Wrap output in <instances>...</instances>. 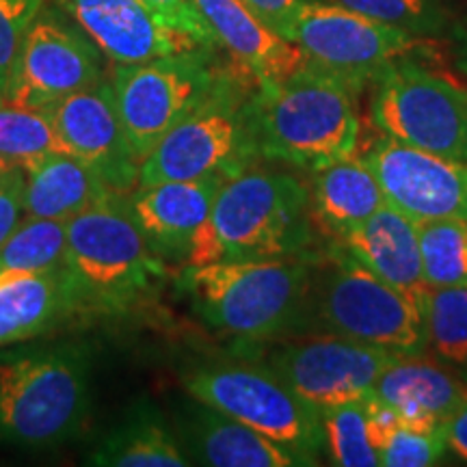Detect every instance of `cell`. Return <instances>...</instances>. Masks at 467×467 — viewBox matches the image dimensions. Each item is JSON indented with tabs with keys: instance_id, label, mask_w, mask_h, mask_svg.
I'll return each instance as SVG.
<instances>
[{
	"instance_id": "27",
	"label": "cell",
	"mask_w": 467,
	"mask_h": 467,
	"mask_svg": "<svg viewBox=\"0 0 467 467\" xmlns=\"http://www.w3.org/2000/svg\"><path fill=\"white\" fill-rule=\"evenodd\" d=\"M67 221L25 217L0 247V275H28L66 265Z\"/></svg>"
},
{
	"instance_id": "12",
	"label": "cell",
	"mask_w": 467,
	"mask_h": 467,
	"mask_svg": "<svg viewBox=\"0 0 467 467\" xmlns=\"http://www.w3.org/2000/svg\"><path fill=\"white\" fill-rule=\"evenodd\" d=\"M104 58L66 11L44 0L17 55L5 102L35 110L50 109L72 93L102 83Z\"/></svg>"
},
{
	"instance_id": "10",
	"label": "cell",
	"mask_w": 467,
	"mask_h": 467,
	"mask_svg": "<svg viewBox=\"0 0 467 467\" xmlns=\"http://www.w3.org/2000/svg\"><path fill=\"white\" fill-rule=\"evenodd\" d=\"M370 121L411 148L467 162V89L413 57L385 67L370 85Z\"/></svg>"
},
{
	"instance_id": "3",
	"label": "cell",
	"mask_w": 467,
	"mask_h": 467,
	"mask_svg": "<svg viewBox=\"0 0 467 467\" xmlns=\"http://www.w3.org/2000/svg\"><path fill=\"white\" fill-rule=\"evenodd\" d=\"M312 279L314 258L295 255L184 266L178 285L210 329L265 342L306 327Z\"/></svg>"
},
{
	"instance_id": "6",
	"label": "cell",
	"mask_w": 467,
	"mask_h": 467,
	"mask_svg": "<svg viewBox=\"0 0 467 467\" xmlns=\"http://www.w3.org/2000/svg\"><path fill=\"white\" fill-rule=\"evenodd\" d=\"M385 348L426 355L424 307L361 266L340 244L314 258L306 329Z\"/></svg>"
},
{
	"instance_id": "11",
	"label": "cell",
	"mask_w": 467,
	"mask_h": 467,
	"mask_svg": "<svg viewBox=\"0 0 467 467\" xmlns=\"http://www.w3.org/2000/svg\"><path fill=\"white\" fill-rule=\"evenodd\" d=\"M279 33L299 46L307 61L337 74L361 91L385 67L413 57L429 42L331 0L303 5Z\"/></svg>"
},
{
	"instance_id": "37",
	"label": "cell",
	"mask_w": 467,
	"mask_h": 467,
	"mask_svg": "<svg viewBox=\"0 0 467 467\" xmlns=\"http://www.w3.org/2000/svg\"><path fill=\"white\" fill-rule=\"evenodd\" d=\"M443 437H446L448 452L467 463V399L452 413L451 420L443 424Z\"/></svg>"
},
{
	"instance_id": "20",
	"label": "cell",
	"mask_w": 467,
	"mask_h": 467,
	"mask_svg": "<svg viewBox=\"0 0 467 467\" xmlns=\"http://www.w3.org/2000/svg\"><path fill=\"white\" fill-rule=\"evenodd\" d=\"M336 243L361 266L426 309L429 285L424 279L420 232L409 214L385 203L366 221L342 232Z\"/></svg>"
},
{
	"instance_id": "36",
	"label": "cell",
	"mask_w": 467,
	"mask_h": 467,
	"mask_svg": "<svg viewBox=\"0 0 467 467\" xmlns=\"http://www.w3.org/2000/svg\"><path fill=\"white\" fill-rule=\"evenodd\" d=\"M249 9H254L268 26H273L279 33L285 20L301 9L303 5L314 3V0H243Z\"/></svg>"
},
{
	"instance_id": "24",
	"label": "cell",
	"mask_w": 467,
	"mask_h": 467,
	"mask_svg": "<svg viewBox=\"0 0 467 467\" xmlns=\"http://www.w3.org/2000/svg\"><path fill=\"white\" fill-rule=\"evenodd\" d=\"M22 171L26 217L69 221L115 192L91 167L66 151L46 154L22 167Z\"/></svg>"
},
{
	"instance_id": "9",
	"label": "cell",
	"mask_w": 467,
	"mask_h": 467,
	"mask_svg": "<svg viewBox=\"0 0 467 467\" xmlns=\"http://www.w3.org/2000/svg\"><path fill=\"white\" fill-rule=\"evenodd\" d=\"M214 52L197 48L151 61L115 66L110 87L128 143L143 161L169 130L213 96L225 78Z\"/></svg>"
},
{
	"instance_id": "21",
	"label": "cell",
	"mask_w": 467,
	"mask_h": 467,
	"mask_svg": "<svg viewBox=\"0 0 467 467\" xmlns=\"http://www.w3.org/2000/svg\"><path fill=\"white\" fill-rule=\"evenodd\" d=\"M372 396L394 409L400 426L443 431L467 399V381L433 358L400 355L379 375Z\"/></svg>"
},
{
	"instance_id": "7",
	"label": "cell",
	"mask_w": 467,
	"mask_h": 467,
	"mask_svg": "<svg viewBox=\"0 0 467 467\" xmlns=\"http://www.w3.org/2000/svg\"><path fill=\"white\" fill-rule=\"evenodd\" d=\"M244 87L225 74L202 107L161 139L139 165V186L184 180H230L260 159Z\"/></svg>"
},
{
	"instance_id": "28",
	"label": "cell",
	"mask_w": 467,
	"mask_h": 467,
	"mask_svg": "<svg viewBox=\"0 0 467 467\" xmlns=\"http://www.w3.org/2000/svg\"><path fill=\"white\" fill-rule=\"evenodd\" d=\"M418 232L429 290L467 285V219L420 221Z\"/></svg>"
},
{
	"instance_id": "32",
	"label": "cell",
	"mask_w": 467,
	"mask_h": 467,
	"mask_svg": "<svg viewBox=\"0 0 467 467\" xmlns=\"http://www.w3.org/2000/svg\"><path fill=\"white\" fill-rule=\"evenodd\" d=\"M448 446L443 431H416L399 426L379 451L383 467H429L441 463Z\"/></svg>"
},
{
	"instance_id": "39",
	"label": "cell",
	"mask_w": 467,
	"mask_h": 467,
	"mask_svg": "<svg viewBox=\"0 0 467 467\" xmlns=\"http://www.w3.org/2000/svg\"><path fill=\"white\" fill-rule=\"evenodd\" d=\"M11 165H9V162H3V161H0V178H3V173L5 171H7V169H9Z\"/></svg>"
},
{
	"instance_id": "8",
	"label": "cell",
	"mask_w": 467,
	"mask_h": 467,
	"mask_svg": "<svg viewBox=\"0 0 467 467\" xmlns=\"http://www.w3.org/2000/svg\"><path fill=\"white\" fill-rule=\"evenodd\" d=\"M184 392L219 409L279 446L318 461L325 452L320 413L268 366L244 361H206L180 375Z\"/></svg>"
},
{
	"instance_id": "22",
	"label": "cell",
	"mask_w": 467,
	"mask_h": 467,
	"mask_svg": "<svg viewBox=\"0 0 467 467\" xmlns=\"http://www.w3.org/2000/svg\"><path fill=\"white\" fill-rule=\"evenodd\" d=\"M78 312L67 268L0 275V348L39 337Z\"/></svg>"
},
{
	"instance_id": "15",
	"label": "cell",
	"mask_w": 467,
	"mask_h": 467,
	"mask_svg": "<svg viewBox=\"0 0 467 467\" xmlns=\"http://www.w3.org/2000/svg\"><path fill=\"white\" fill-rule=\"evenodd\" d=\"M46 113L61 151L91 167L110 191L137 189L141 161L128 143L110 80L63 98Z\"/></svg>"
},
{
	"instance_id": "16",
	"label": "cell",
	"mask_w": 467,
	"mask_h": 467,
	"mask_svg": "<svg viewBox=\"0 0 467 467\" xmlns=\"http://www.w3.org/2000/svg\"><path fill=\"white\" fill-rule=\"evenodd\" d=\"M113 66L206 48L151 11L143 0H52Z\"/></svg>"
},
{
	"instance_id": "34",
	"label": "cell",
	"mask_w": 467,
	"mask_h": 467,
	"mask_svg": "<svg viewBox=\"0 0 467 467\" xmlns=\"http://www.w3.org/2000/svg\"><path fill=\"white\" fill-rule=\"evenodd\" d=\"M143 3L154 11L161 20H165L169 26L191 35L195 42H200L210 50L219 48L217 39H214L210 26L203 22V17L200 11H197L192 0H143Z\"/></svg>"
},
{
	"instance_id": "18",
	"label": "cell",
	"mask_w": 467,
	"mask_h": 467,
	"mask_svg": "<svg viewBox=\"0 0 467 467\" xmlns=\"http://www.w3.org/2000/svg\"><path fill=\"white\" fill-rule=\"evenodd\" d=\"M223 182L221 178L184 180L137 186L128 192L139 227L154 254L167 265H186Z\"/></svg>"
},
{
	"instance_id": "33",
	"label": "cell",
	"mask_w": 467,
	"mask_h": 467,
	"mask_svg": "<svg viewBox=\"0 0 467 467\" xmlns=\"http://www.w3.org/2000/svg\"><path fill=\"white\" fill-rule=\"evenodd\" d=\"M44 0H0V98L7 96L17 55Z\"/></svg>"
},
{
	"instance_id": "31",
	"label": "cell",
	"mask_w": 467,
	"mask_h": 467,
	"mask_svg": "<svg viewBox=\"0 0 467 467\" xmlns=\"http://www.w3.org/2000/svg\"><path fill=\"white\" fill-rule=\"evenodd\" d=\"M52 151L61 148L46 110L0 104V161L26 167Z\"/></svg>"
},
{
	"instance_id": "35",
	"label": "cell",
	"mask_w": 467,
	"mask_h": 467,
	"mask_svg": "<svg viewBox=\"0 0 467 467\" xmlns=\"http://www.w3.org/2000/svg\"><path fill=\"white\" fill-rule=\"evenodd\" d=\"M25 217V171L11 165L0 178V247Z\"/></svg>"
},
{
	"instance_id": "25",
	"label": "cell",
	"mask_w": 467,
	"mask_h": 467,
	"mask_svg": "<svg viewBox=\"0 0 467 467\" xmlns=\"http://www.w3.org/2000/svg\"><path fill=\"white\" fill-rule=\"evenodd\" d=\"M98 467H184L191 465L173 426L159 407L139 400L124 420L100 440L87 459Z\"/></svg>"
},
{
	"instance_id": "19",
	"label": "cell",
	"mask_w": 467,
	"mask_h": 467,
	"mask_svg": "<svg viewBox=\"0 0 467 467\" xmlns=\"http://www.w3.org/2000/svg\"><path fill=\"white\" fill-rule=\"evenodd\" d=\"M219 48L258 85H273L307 66L299 46L268 26L243 0H192Z\"/></svg>"
},
{
	"instance_id": "40",
	"label": "cell",
	"mask_w": 467,
	"mask_h": 467,
	"mask_svg": "<svg viewBox=\"0 0 467 467\" xmlns=\"http://www.w3.org/2000/svg\"><path fill=\"white\" fill-rule=\"evenodd\" d=\"M0 104H3V98H0Z\"/></svg>"
},
{
	"instance_id": "14",
	"label": "cell",
	"mask_w": 467,
	"mask_h": 467,
	"mask_svg": "<svg viewBox=\"0 0 467 467\" xmlns=\"http://www.w3.org/2000/svg\"><path fill=\"white\" fill-rule=\"evenodd\" d=\"M385 200L416 223L467 219V162L381 137L361 151Z\"/></svg>"
},
{
	"instance_id": "29",
	"label": "cell",
	"mask_w": 467,
	"mask_h": 467,
	"mask_svg": "<svg viewBox=\"0 0 467 467\" xmlns=\"http://www.w3.org/2000/svg\"><path fill=\"white\" fill-rule=\"evenodd\" d=\"M368 399L347 402L320 413L325 454L337 467H377L379 451L368 416Z\"/></svg>"
},
{
	"instance_id": "1",
	"label": "cell",
	"mask_w": 467,
	"mask_h": 467,
	"mask_svg": "<svg viewBox=\"0 0 467 467\" xmlns=\"http://www.w3.org/2000/svg\"><path fill=\"white\" fill-rule=\"evenodd\" d=\"M317 230L307 182L251 165L221 184L184 266L307 255Z\"/></svg>"
},
{
	"instance_id": "38",
	"label": "cell",
	"mask_w": 467,
	"mask_h": 467,
	"mask_svg": "<svg viewBox=\"0 0 467 467\" xmlns=\"http://www.w3.org/2000/svg\"><path fill=\"white\" fill-rule=\"evenodd\" d=\"M454 50H452V58H454V67L459 69L461 74L467 78V26L457 25L454 31L451 33Z\"/></svg>"
},
{
	"instance_id": "13",
	"label": "cell",
	"mask_w": 467,
	"mask_h": 467,
	"mask_svg": "<svg viewBox=\"0 0 467 467\" xmlns=\"http://www.w3.org/2000/svg\"><path fill=\"white\" fill-rule=\"evenodd\" d=\"M400 355L334 334L303 336L268 353L266 366L299 399L323 413L372 396L381 372Z\"/></svg>"
},
{
	"instance_id": "26",
	"label": "cell",
	"mask_w": 467,
	"mask_h": 467,
	"mask_svg": "<svg viewBox=\"0 0 467 467\" xmlns=\"http://www.w3.org/2000/svg\"><path fill=\"white\" fill-rule=\"evenodd\" d=\"M424 314L431 358L467 381V285L429 290Z\"/></svg>"
},
{
	"instance_id": "30",
	"label": "cell",
	"mask_w": 467,
	"mask_h": 467,
	"mask_svg": "<svg viewBox=\"0 0 467 467\" xmlns=\"http://www.w3.org/2000/svg\"><path fill=\"white\" fill-rule=\"evenodd\" d=\"M416 37L451 35L457 26V0H331Z\"/></svg>"
},
{
	"instance_id": "2",
	"label": "cell",
	"mask_w": 467,
	"mask_h": 467,
	"mask_svg": "<svg viewBox=\"0 0 467 467\" xmlns=\"http://www.w3.org/2000/svg\"><path fill=\"white\" fill-rule=\"evenodd\" d=\"M359 93L312 61L285 80L258 85L249 100L258 156L312 173L358 151Z\"/></svg>"
},
{
	"instance_id": "4",
	"label": "cell",
	"mask_w": 467,
	"mask_h": 467,
	"mask_svg": "<svg viewBox=\"0 0 467 467\" xmlns=\"http://www.w3.org/2000/svg\"><path fill=\"white\" fill-rule=\"evenodd\" d=\"M93 348L85 342L0 348V440L42 451L83 431Z\"/></svg>"
},
{
	"instance_id": "5",
	"label": "cell",
	"mask_w": 467,
	"mask_h": 467,
	"mask_svg": "<svg viewBox=\"0 0 467 467\" xmlns=\"http://www.w3.org/2000/svg\"><path fill=\"white\" fill-rule=\"evenodd\" d=\"M66 268L78 312H121L159 285L167 262L150 247L128 192H110L67 221Z\"/></svg>"
},
{
	"instance_id": "23",
	"label": "cell",
	"mask_w": 467,
	"mask_h": 467,
	"mask_svg": "<svg viewBox=\"0 0 467 467\" xmlns=\"http://www.w3.org/2000/svg\"><path fill=\"white\" fill-rule=\"evenodd\" d=\"M309 195L318 227L334 238L388 203L377 175L359 151L309 173Z\"/></svg>"
},
{
	"instance_id": "17",
	"label": "cell",
	"mask_w": 467,
	"mask_h": 467,
	"mask_svg": "<svg viewBox=\"0 0 467 467\" xmlns=\"http://www.w3.org/2000/svg\"><path fill=\"white\" fill-rule=\"evenodd\" d=\"M173 433L191 465L208 467H306L318 461L288 451L238 420L192 399L173 409Z\"/></svg>"
}]
</instances>
